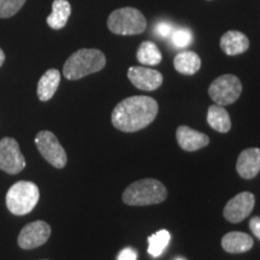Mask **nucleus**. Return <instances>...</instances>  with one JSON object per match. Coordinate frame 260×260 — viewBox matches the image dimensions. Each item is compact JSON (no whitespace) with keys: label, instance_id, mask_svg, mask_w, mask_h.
Instances as JSON below:
<instances>
[{"label":"nucleus","instance_id":"15","mask_svg":"<svg viewBox=\"0 0 260 260\" xmlns=\"http://www.w3.org/2000/svg\"><path fill=\"white\" fill-rule=\"evenodd\" d=\"M253 239L248 234L232 232L228 233L222 239V247L228 253H243L253 247Z\"/></svg>","mask_w":260,"mask_h":260},{"label":"nucleus","instance_id":"17","mask_svg":"<svg viewBox=\"0 0 260 260\" xmlns=\"http://www.w3.org/2000/svg\"><path fill=\"white\" fill-rule=\"evenodd\" d=\"M71 15V5L68 0H54L52 4V12L46 22L52 29L59 30L68 23Z\"/></svg>","mask_w":260,"mask_h":260},{"label":"nucleus","instance_id":"25","mask_svg":"<svg viewBox=\"0 0 260 260\" xmlns=\"http://www.w3.org/2000/svg\"><path fill=\"white\" fill-rule=\"evenodd\" d=\"M138 259V253H136L134 249L130 248H124L119 252L118 256H117V260H136Z\"/></svg>","mask_w":260,"mask_h":260},{"label":"nucleus","instance_id":"9","mask_svg":"<svg viewBox=\"0 0 260 260\" xmlns=\"http://www.w3.org/2000/svg\"><path fill=\"white\" fill-rule=\"evenodd\" d=\"M255 205L254 195L249 191L235 195L232 200L228 201L223 210V216L228 222L240 223L252 213Z\"/></svg>","mask_w":260,"mask_h":260},{"label":"nucleus","instance_id":"27","mask_svg":"<svg viewBox=\"0 0 260 260\" xmlns=\"http://www.w3.org/2000/svg\"><path fill=\"white\" fill-rule=\"evenodd\" d=\"M4 61H5V53H4V51L0 48V67L4 64Z\"/></svg>","mask_w":260,"mask_h":260},{"label":"nucleus","instance_id":"22","mask_svg":"<svg viewBox=\"0 0 260 260\" xmlns=\"http://www.w3.org/2000/svg\"><path fill=\"white\" fill-rule=\"evenodd\" d=\"M24 3L25 0H0V18H10L15 16Z\"/></svg>","mask_w":260,"mask_h":260},{"label":"nucleus","instance_id":"12","mask_svg":"<svg viewBox=\"0 0 260 260\" xmlns=\"http://www.w3.org/2000/svg\"><path fill=\"white\" fill-rule=\"evenodd\" d=\"M236 171L245 180H252L260 171V148H247L240 153Z\"/></svg>","mask_w":260,"mask_h":260},{"label":"nucleus","instance_id":"16","mask_svg":"<svg viewBox=\"0 0 260 260\" xmlns=\"http://www.w3.org/2000/svg\"><path fill=\"white\" fill-rule=\"evenodd\" d=\"M60 83V73L57 69H50L41 76L38 83V96L41 102H48L57 92Z\"/></svg>","mask_w":260,"mask_h":260},{"label":"nucleus","instance_id":"23","mask_svg":"<svg viewBox=\"0 0 260 260\" xmlns=\"http://www.w3.org/2000/svg\"><path fill=\"white\" fill-rule=\"evenodd\" d=\"M171 41L174 46H176L177 48H186L193 41V34L187 28L176 29L175 31H172Z\"/></svg>","mask_w":260,"mask_h":260},{"label":"nucleus","instance_id":"19","mask_svg":"<svg viewBox=\"0 0 260 260\" xmlns=\"http://www.w3.org/2000/svg\"><path fill=\"white\" fill-rule=\"evenodd\" d=\"M207 123L218 133H228L232 128V119L224 106L212 105L207 111Z\"/></svg>","mask_w":260,"mask_h":260},{"label":"nucleus","instance_id":"11","mask_svg":"<svg viewBox=\"0 0 260 260\" xmlns=\"http://www.w3.org/2000/svg\"><path fill=\"white\" fill-rule=\"evenodd\" d=\"M128 79L136 88L141 90L158 89L162 83V75L158 70L145 67H132L128 70Z\"/></svg>","mask_w":260,"mask_h":260},{"label":"nucleus","instance_id":"3","mask_svg":"<svg viewBox=\"0 0 260 260\" xmlns=\"http://www.w3.org/2000/svg\"><path fill=\"white\" fill-rule=\"evenodd\" d=\"M167 197V187L160 181L145 178L128 186L123 193V201L129 206H147L162 203Z\"/></svg>","mask_w":260,"mask_h":260},{"label":"nucleus","instance_id":"28","mask_svg":"<svg viewBox=\"0 0 260 260\" xmlns=\"http://www.w3.org/2000/svg\"><path fill=\"white\" fill-rule=\"evenodd\" d=\"M176 260H184V259H182V258H177Z\"/></svg>","mask_w":260,"mask_h":260},{"label":"nucleus","instance_id":"1","mask_svg":"<svg viewBox=\"0 0 260 260\" xmlns=\"http://www.w3.org/2000/svg\"><path fill=\"white\" fill-rule=\"evenodd\" d=\"M158 115V103L151 96H129L117 104L111 115L115 128L124 133H135L151 124Z\"/></svg>","mask_w":260,"mask_h":260},{"label":"nucleus","instance_id":"21","mask_svg":"<svg viewBox=\"0 0 260 260\" xmlns=\"http://www.w3.org/2000/svg\"><path fill=\"white\" fill-rule=\"evenodd\" d=\"M170 233L168 230L162 229L159 230L153 235L148 237V253L154 258L161 255V253L164 252V249L167 248L169 242H170Z\"/></svg>","mask_w":260,"mask_h":260},{"label":"nucleus","instance_id":"14","mask_svg":"<svg viewBox=\"0 0 260 260\" xmlns=\"http://www.w3.org/2000/svg\"><path fill=\"white\" fill-rule=\"evenodd\" d=\"M249 47V40L239 30H229L220 39V48L228 56H237L246 52Z\"/></svg>","mask_w":260,"mask_h":260},{"label":"nucleus","instance_id":"24","mask_svg":"<svg viewBox=\"0 0 260 260\" xmlns=\"http://www.w3.org/2000/svg\"><path fill=\"white\" fill-rule=\"evenodd\" d=\"M154 31L159 38L167 39L172 34V25L170 23H168V22H159V23L155 25Z\"/></svg>","mask_w":260,"mask_h":260},{"label":"nucleus","instance_id":"7","mask_svg":"<svg viewBox=\"0 0 260 260\" xmlns=\"http://www.w3.org/2000/svg\"><path fill=\"white\" fill-rule=\"evenodd\" d=\"M35 144L42 157L54 168L63 169L67 165V153L53 133L42 130L35 138Z\"/></svg>","mask_w":260,"mask_h":260},{"label":"nucleus","instance_id":"26","mask_svg":"<svg viewBox=\"0 0 260 260\" xmlns=\"http://www.w3.org/2000/svg\"><path fill=\"white\" fill-rule=\"evenodd\" d=\"M249 228H251L254 236H256L260 240V217H253L251 222H249Z\"/></svg>","mask_w":260,"mask_h":260},{"label":"nucleus","instance_id":"2","mask_svg":"<svg viewBox=\"0 0 260 260\" xmlns=\"http://www.w3.org/2000/svg\"><path fill=\"white\" fill-rule=\"evenodd\" d=\"M106 57L95 48H81L68 58L63 68V75L68 80H80L90 74L103 70Z\"/></svg>","mask_w":260,"mask_h":260},{"label":"nucleus","instance_id":"4","mask_svg":"<svg viewBox=\"0 0 260 260\" xmlns=\"http://www.w3.org/2000/svg\"><path fill=\"white\" fill-rule=\"evenodd\" d=\"M40 199V191L35 183L19 181L6 194V206L16 216H24L34 210Z\"/></svg>","mask_w":260,"mask_h":260},{"label":"nucleus","instance_id":"18","mask_svg":"<svg viewBox=\"0 0 260 260\" xmlns=\"http://www.w3.org/2000/svg\"><path fill=\"white\" fill-rule=\"evenodd\" d=\"M174 67L180 74L194 75L201 68V59L193 51H182L174 58Z\"/></svg>","mask_w":260,"mask_h":260},{"label":"nucleus","instance_id":"8","mask_svg":"<svg viewBox=\"0 0 260 260\" xmlns=\"http://www.w3.org/2000/svg\"><path fill=\"white\" fill-rule=\"evenodd\" d=\"M24 168L25 159L19 151L18 142L12 138L0 140V170L16 175Z\"/></svg>","mask_w":260,"mask_h":260},{"label":"nucleus","instance_id":"13","mask_svg":"<svg viewBox=\"0 0 260 260\" xmlns=\"http://www.w3.org/2000/svg\"><path fill=\"white\" fill-rule=\"evenodd\" d=\"M176 139L181 148L187 152H194L198 151V149L204 148L210 142L209 136L206 134L197 132V130L191 129L187 125L178 126L176 132Z\"/></svg>","mask_w":260,"mask_h":260},{"label":"nucleus","instance_id":"10","mask_svg":"<svg viewBox=\"0 0 260 260\" xmlns=\"http://www.w3.org/2000/svg\"><path fill=\"white\" fill-rule=\"evenodd\" d=\"M51 236V226L44 220L29 223L18 235V245L23 249L37 248L47 242Z\"/></svg>","mask_w":260,"mask_h":260},{"label":"nucleus","instance_id":"20","mask_svg":"<svg viewBox=\"0 0 260 260\" xmlns=\"http://www.w3.org/2000/svg\"><path fill=\"white\" fill-rule=\"evenodd\" d=\"M136 58L141 64L148 65V67H154L161 61V52L154 42L144 41L140 45L136 52Z\"/></svg>","mask_w":260,"mask_h":260},{"label":"nucleus","instance_id":"6","mask_svg":"<svg viewBox=\"0 0 260 260\" xmlns=\"http://www.w3.org/2000/svg\"><path fill=\"white\" fill-rule=\"evenodd\" d=\"M242 93V83L234 75H222L211 83L209 95L214 104L226 106L234 104Z\"/></svg>","mask_w":260,"mask_h":260},{"label":"nucleus","instance_id":"5","mask_svg":"<svg viewBox=\"0 0 260 260\" xmlns=\"http://www.w3.org/2000/svg\"><path fill=\"white\" fill-rule=\"evenodd\" d=\"M107 27L117 35H138L147 28L144 14L134 8L117 9L107 18Z\"/></svg>","mask_w":260,"mask_h":260}]
</instances>
